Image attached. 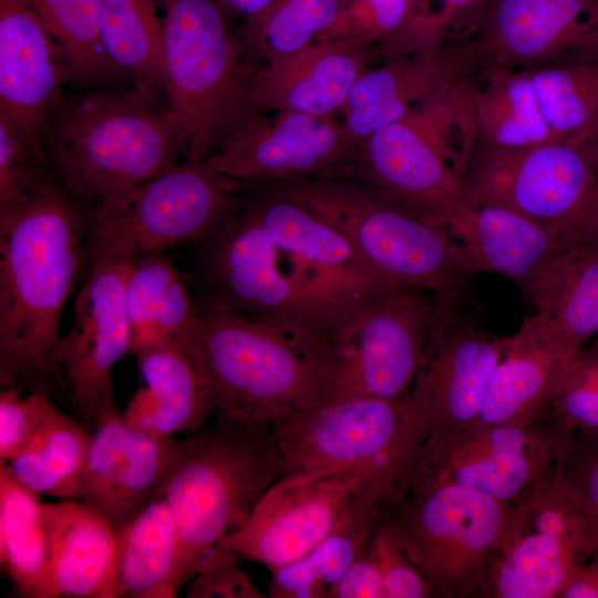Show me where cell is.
Returning <instances> with one entry per match:
<instances>
[{"label": "cell", "mask_w": 598, "mask_h": 598, "mask_svg": "<svg viewBox=\"0 0 598 598\" xmlns=\"http://www.w3.org/2000/svg\"><path fill=\"white\" fill-rule=\"evenodd\" d=\"M414 0H344L338 19L318 41L378 44L383 58L412 50Z\"/></svg>", "instance_id": "b9f144b4"}, {"label": "cell", "mask_w": 598, "mask_h": 598, "mask_svg": "<svg viewBox=\"0 0 598 598\" xmlns=\"http://www.w3.org/2000/svg\"><path fill=\"white\" fill-rule=\"evenodd\" d=\"M442 225L460 246L473 272L508 278L519 288L568 244L514 210L464 196L448 210Z\"/></svg>", "instance_id": "d4e9b609"}, {"label": "cell", "mask_w": 598, "mask_h": 598, "mask_svg": "<svg viewBox=\"0 0 598 598\" xmlns=\"http://www.w3.org/2000/svg\"><path fill=\"white\" fill-rule=\"evenodd\" d=\"M359 146L332 115L254 112L200 163L240 189L353 177Z\"/></svg>", "instance_id": "5bb4252c"}, {"label": "cell", "mask_w": 598, "mask_h": 598, "mask_svg": "<svg viewBox=\"0 0 598 598\" xmlns=\"http://www.w3.org/2000/svg\"><path fill=\"white\" fill-rule=\"evenodd\" d=\"M565 382L598 391V351L582 349L575 358Z\"/></svg>", "instance_id": "db71d44e"}, {"label": "cell", "mask_w": 598, "mask_h": 598, "mask_svg": "<svg viewBox=\"0 0 598 598\" xmlns=\"http://www.w3.org/2000/svg\"><path fill=\"white\" fill-rule=\"evenodd\" d=\"M559 598H598V551L576 569Z\"/></svg>", "instance_id": "f5cc1de1"}, {"label": "cell", "mask_w": 598, "mask_h": 598, "mask_svg": "<svg viewBox=\"0 0 598 598\" xmlns=\"http://www.w3.org/2000/svg\"><path fill=\"white\" fill-rule=\"evenodd\" d=\"M559 475L598 522V436L581 442L571 436Z\"/></svg>", "instance_id": "7dc6e473"}, {"label": "cell", "mask_w": 598, "mask_h": 598, "mask_svg": "<svg viewBox=\"0 0 598 598\" xmlns=\"http://www.w3.org/2000/svg\"><path fill=\"white\" fill-rule=\"evenodd\" d=\"M270 434L282 476L361 470L394 505L414 480L421 448L405 399L322 402L272 425Z\"/></svg>", "instance_id": "9c48e42d"}, {"label": "cell", "mask_w": 598, "mask_h": 598, "mask_svg": "<svg viewBox=\"0 0 598 598\" xmlns=\"http://www.w3.org/2000/svg\"><path fill=\"white\" fill-rule=\"evenodd\" d=\"M196 353L221 420L271 427L322 402L329 363L269 322L197 299Z\"/></svg>", "instance_id": "5b68a950"}, {"label": "cell", "mask_w": 598, "mask_h": 598, "mask_svg": "<svg viewBox=\"0 0 598 598\" xmlns=\"http://www.w3.org/2000/svg\"><path fill=\"white\" fill-rule=\"evenodd\" d=\"M155 1L163 12L168 109L183 131L187 163L198 164L254 113L248 85L255 65L216 0Z\"/></svg>", "instance_id": "52a82bcc"}, {"label": "cell", "mask_w": 598, "mask_h": 598, "mask_svg": "<svg viewBox=\"0 0 598 598\" xmlns=\"http://www.w3.org/2000/svg\"><path fill=\"white\" fill-rule=\"evenodd\" d=\"M569 241L598 246V168H595L592 187L573 227Z\"/></svg>", "instance_id": "816d5d0a"}, {"label": "cell", "mask_w": 598, "mask_h": 598, "mask_svg": "<svg viewBox=\"0 0 598 598\" xmlns=\"http://www.w3.org/2000/svg\"><path fill=\"white\" fill-rule=\"evenodd\" d=\"M513 505L434 476L417 477L386 520L432 597H480Z\"/></svg>", "instance_id": "8fae6325"}, {"label": "cell", "mask_w": 598, "mask_h": 598, "mask_svg": "<svg viewBox=\"0 0 598 598\" xmlns=\"http://www.w3.org/2000/svg\"><path fill=\"white\" fill-rule=\"evenodd\" d=\"M373 45L315 41L290 54L255 65L248 85L251 112H300L318 116L341 111L349 91L368 69Z\"/></svg>", "instance_id": "603a6c76"}, {"label": "cell", "mask_w": 598, "mask_h": 598, "mask_svg": "<svg viewBox=\"0 0 598 598\" xmlns=\"http://www.w3.org/2000/svg\"><path fill=\"white\" fill-rule=\"evenodd\" d=\"M87 218L53 176L0 212V384L63 388V305L81 269Z\"/></svg>", "instance_id": "6da1fadb"}, {"label": "cell", "mask_w": 598, "mask_h": 598, "mask_svg": "<svg viewBox=\"0 0 598 598\" xmlns=\"http://www.w3.org/2000/svg\"><path fill=\"white\" fill-rule=\"evenodd\" d=\"M475 134L468 75L372 133L359 147L353 177L442 225L463 196L462 177Z\"/></svg>", "instance_id": "ba28073f"}, {"label": "cell", "mask_w": 598, "mask_h": 598, "mask_svg": "<svg viewBox=\"0 0 598 598\" xmlns=\"http://www.w3.org/2000/svg\"><path fill=\"white\" fill-rule=\"evenodd\" d=\"M331 224L382 281L445 296L473 274L448 230L354 177L266 185Z\"/></svg>", "instance_id": "8992f818"}, {"label": "cell", "mask_w": 598, "mask_h": 598, "mask_svg": "<svg viewBox=\"0 0 598 598\" xmlns=\"http://www.w3.org/2000/svg\"><path fill=\"white\" fill-rule=\"evenodd\" d=\"M520 289L575 353L598 332V246L566 244Z\"/></svg>", "instance_id": "f1b7e54d"}, {"label": "cell", "mask_w": 598, "mask_h": 598, "mask_svg": "<svg viewBox=\"0 0 598 598\" xmlns=\"http://www.w3.org/2000/svg\"><path fill=\"white\" fill-rule=\"evenodd\" d=\"M546 417L528 423H476L422 454L415 480L440 477L514 505L559 471L573 436Z\"/></svg>", "instance_id": "2e32d148"}, {"label": "cell", "mask_w": 598, "mask_h": 598, "mask_svg": "<svg viewBox=\"0 0 598 598\" xmlns=\"http://www.w3.org/2000/svg\"><path fill=\"white\" fill-rule=\"evenodd\" d=\"M115 542L116 597L172 598L187 582L178 528L162 496L117 526Z\"/></svg>", "instance_id": "83f0119b"}, {"label": "cell", "mask_w": 598, "mask_h": 598, "mask_svg": "<svg viewBox=\"0 0 598 598\" xmlns=\"http://www.w3.org/2000/svg\"><path fill=\"white\" fill-rule=\"evenodd\" d=\"M458 42L474 73L598 60V0H489Z\"/></svg>", "instance_id": "e0dca14e"}, {"label": "cell", "mask_w": 598, "mask_h": 598, "mask_svg": "<svg viewBox=\"0 0 598 598\" xmlns=\"http://www.w3.org/2000/svg\"><path fill=\"white\" fill-rule=\"evenodd\" d=\"M473 73L458 41L384 56L351 86L341 109L342 126L360 147L379 128Z\"/></svg>", "instance_id": "7402d4cb"}, {"label": "cell", "mask_w": 598, "mask_h": 598, "mask_svg": "<svg viewBox=\"0 0 598 598\" xmlns=\"http://www.w3.org/2000/svg\"><path fill=\"white\" fill-rule=\"evenodd\" d=\"M588 559L555 537L506 530L480 597L559 598L571 575Z\"/></svg>", "instance_id": "836d02e7"}, {"label": "cell", "mask_w": 598, "mask_h": 598, "mask_svg": "<svg viewBox=\"0 0 598 598\" xmlns=\"http://www.w3.org/2000/svg\"><path fill=\"white\" fill-rule=\"evenodd\" d=\"M99 31L110 60L157 105L165 93L162 23L155 0H100Z\"/></svg>", "instance_id": "e575fe53"}, {"label": "cell", "mask_w": 598, "mask_h": 598, "mask_svg": "<svg viewBox=\"0 0 598 598\" xmlns=\"http://www.w3.org/2000/svg\"><path fill=\"white\" fill-rule=\"evenodd\" d=\"M280 477L270 427L219 419L179 440L158 496L176 522L187 582L207 568L239 563L221 543Z\"/></svg>", "instance_id": "277c9868"}, {"label": "cell", "mask_w": 598, "mask_h": 598, "mask_svg": "<svg viewBox=\"0 0 598 598\" xmlns=\"http://www.w3.org/2000/svg\"><path fill=\"white\" fill-rule=\"evenodd\" d=\"M525 71L540 114L556 142L586 146L598 137V60Z\"/></svg>", "instance_id": "74e56055"}, {"label": "cell", "mask_w": 598, "mask_h": 598, "mask_svg": "<svg viewBox=\"0 0 598 598\" xmlns=\"http://www.w3.org/2000/svg\"><path fill=\"white\" fill-rule=\"evenodd\" d=\"M594 179L595 167L586 146L547 142L506 148L475 141L462 190L474 202L514 210L569 244Z\"/></svg>", "instance_id": "9a60e30c"}, {"label": "cell", "mask_w": 598, "mask_h": 598, "mask_svg": "<svg viewBox=\"0 0 598 598\" xmlns=\"http://www.w3.org/2000/svg\"><path fill=\"white\" fill-rule=\"evenodd\" d=\"M90 436L83 424L53 404L27 445L6 464L34 493L79 501Z\"/></svg>", "instance_id": "8d00e7d4"}, {"label": "cell", "mask_w": 598, "mask_h": 598, "mask_svg": "<svg viewBox=\"0 0 598 598\" xmlns=\"http://www.w3.org/2000/svg\"><path fill=\"white\" fill-rule=\"evenodd\" d=\"M0 564L18 594L56 598L49 542L39 494L0 463Z\"/></svg>", "instance_id": "d6a6232c"}, {"label": "cell", "mask_w": 598, "mask_h": 598, "mask_svg": "<svg viewBox=\"0 0 598 598\" xmlns=\"http://www.w3.org/2000/svg\"><path fill=\"white\" fill-rule=\"evenodd\" d=\"M508 532H533L566 542L589 559L598 551V522L559 471L512 507Z\"/></svg>", "instance_id": "ab89813d"}, {"label": "cell", "mask_w": 598, "mask_h": 598, "mask_svg": "<svg viewBox=\"0 0 598 598\" xmlns=\"http://www.w3.org/2000/svg\"><path fill=\"white\" fill-rule=\"evenodd\" d=\"M51 177L47 158L0 113V212L22 203Z\"/></svg>", "instance_id": "7bdbcfd3"}, {"label": "cell", "mask_w": 598, "mask_h": 598, "mask_svg": "<svg viewBox=\"0 0 598 598\" xmlns=\"http://www.w3.org/2000/svg\"><path fill=\"white\" fill-rule=\"evenodd\" d=\"M178 444L132 429L118 411L107 414L90 436L79 501L116 528L158 496Z\"/></svg>", "instance_id": "44dd1931"}, {"label": "cell", "mask_w": 598, "mask_h": 598, "mask_svg": "<svg viewBox=\"0 0 598 598\" xmlns=\"http://www.w3.org/2000/svg\"><path fill=\"white\" fill-rule=\"evenodd\" d=\"M473 105L477 142L506 148L556 142L525 70L475 72Z\"/></svg>", "instance_id": "d590c367"}, {"label": "cell", "mask_w": 598, "mask_h": 598, "mask_svg": "<svg viewBox=\"0 0 598 598\" xmlns=\"http://www.w3.org/2000/svg\"><path fill=\"white\" fill-rule=\"evenodd\" d=\"M41 145L59 184L78 204L95 205L186 156L171 110L148 103L133 87L65 95L44 126Z\"/></svg>", "instance_id": "3957f363"}, {"label": "cell", "mask_w": 598, "mask_h": 598, "mask_svg": "<svg viewBox=\"0 0 598 598\" xmlns=\"http://www.w3.org/2000/svg\"><path fill=\"white\" fill-rule=\"evenodd\" d=\"M457 293L441 296L405 399L421 441L419 458L478 423L491 375L511 340L461 316Z\"/></svg>", "instance_id": "4fadbf2b"}, {"label": "cell", "mask_w": 598, "mask_h": 598, "mask_svg": "<svg viewBox=\"0 0 598 598\" xmlns=\"http://www.w3.org/2000/svg\"><path fill=\"white\" fill-rule=\"evenodd\" d=\"M328 598H385L380 571L363 548L329 589Z\"/></svg>", "instance_id": "f907efd6"}, {"label": "cell", "mask_w": 598, "mask_h": 598, "mask_svg": "<svg viewBox=\"0 0 598 598\" xmlns=\"http://www.w3.org/2000/svg\"><path fill=\"white\" fill-rule=\"evenodd\" d=\"M241 192L202 164L186 163L114 193L89 214L80 272L198 245L230 223L240 208Z\"/></svg>", "instance_id": "30bf717a"}, {"label": "cell", "mask_w": 598, "mask_h": 598, "mask_svg": "<svg viewBox=\"0 0 598 598\" xmlns=\"http://www.w3.org/2000/svg\"><path fill=\"white\" fill-rule=\"evenodd\" d=\"M363 549L380 571L385 598L432 597L426 580L398 543L386 522L371 534Z\"/></svg>", "instance_id": "ee69618b"}, {"label": "cell", "mask_w": 598, "mask_h": 598, "mask_svg": "<svg viewBox=\"0 0 598 598\" xmlns=\"http://www.w3.org/2000/svg\"><path fill=\"white\" fill-rule=\"evenodd\" d=\"M229 14L243 20V24L249 23L261 16L275 0H216Z\"/></svg>", "instance_id": "11a10c76"}, {"label": "cell", "mask_w": 598, "mask_h": 598, "mask_svg": "<svg viewBox=\"0 0 598 598\" xmlns=\"http://www.w3.org/2000/svg\"><path fill=\"white\" fill-rule=\"evenodd\" d=\"M71 80L65 52L27 0H0V113L44 157V126Z\"/></svg>", "instance_id": "ffe728a7"}, {"label": "cell", "mask_w": 598, "mask_h": 598, "mask_svg": "<svg viewBox=\"0 0 598 598\" xmlns=\"http://www.w3.org/2000/svg\"><path fill=\"white\" fill-rule=\"evenodd\" d=\"M343 1L275 0L239 32L249 60L259 64L318 41L338 19Z\"/></svg>", "instance_id": "f35d334b"}, {"label": "cell", "mask_w": 598, "mask_h": 598, "mask_svg": "<svg viewBox=\"0 0 598 598\" xmlns=\"http://www.w3.org/2000/svg\"><path fill=\"white\" fill-rule=\"evenodd\" d=\"M489 0H414L413 21L440 42L461 41L477 25Z\"/></svg>", "instance_id": "bcb514c9"}, {"label": "cell", "mask_w": 598, "mask_h": 598, "mask_svg": "<svg viewBox=\"0 0 598 598\" xmlns=\"http://www.w3.org/2000/svg\"><path fill=\"white\" fill-rule=\"evenodd\" d=\"M135 262H105L92 268L74 305L69 333L61 338L58 364L71 406L93 429L117 411L112 370L131 352L126 285Z\"/></svg>", "instance_id": "ac0fdd59"}, {"label": "cell", "mask_w": 598, "mask_h": 598, "mask_svg": "<svg viewBox=\"0 0 598 598\" xmlns=\"http://www.w3.org/2000/svg\"><path fill=\"white\" fill-rule=\"evenodd\" d=\"M244 207L276 241L311 264L370 290L393 286L380 280L346 237L303 205L262 189H245Z\"/></svg>", "instance_id": "f546056e"}, {"label": "cell", "mask_w": 598, "mask_h": 598, "mask_svg": "<svg viewBox=\"0 0 598 598\" xmlns=\"http://www.w3.org/2000/svg\"><path fill=\"white\" fill-rule=\"evenodd\" d=\"M135 354L145 385L122 414L126 424L155 437L204 427L216 406L196 348L159 343Z\"/></svg>", "instance_id": "484cf974"}, {"label": "cell", "mask_w": 598, "mask_h": 598, "mask_svg": "<svg viewBox=\"0 0 598 598\" xmlns=\"http://www.w3.org/2000/svg\"><path fill=\"white\" fill-rule=\"evenodd\" d=\"M53 405L45 391L22 395L18 388L0 393V463H8L33 436Z\"/></svg>", "instance_id": "f6af8a7d"}, {"label": "cell", "mask_w": 598, "mask_h": 598, "mask_svg": "<svg viewBox=\"0 0 598 598\" xmlns=\"http://www.w3.org/2000/svg\"><path fill=\"white\" fill-rule=\"evenodd\" d=\"M577 354L547 320L535 313L526 318L491 375L478 423H528L547 416Z\"/></svg>", "instance_id": "cb8c5ba5"}, {"label": "cell", "mask_w": 598, "mask_h": 598, "mask_svg": "<svg viewBox=\"0 0 598 598\" xmlns=\"http://www.w3.org/2000/svg\"><path fill=\"white\" fill-rule=\"evenodd\" d=\"M440 301L434 292L402 285L372 297L334 343L322 402L406 399Z\"/></svg>", "instance_id": "7c38bea8"}, {"label": "cell", "mask_w": 598, "mask_h": 598, "mask_svg": "<svg viewBox=\"0 0 598 598\" xmlns=\"http://www.w3.org/2000/svg\"><path fill=\"white\" fill-rule=\"evenodd\" d=\"M365 482L361 470L282 476L221 547L274 571L313 549Z\"/></svg>", "instance_id": "d6986e66"}, {"label": "cell", "mask_w": 598, "mask_h": 598, "mask_svg": "<svg viewBox=\"0 0 598 598\" xmlns=\"http://www.w3.org/2000/svg\"><path fill=\"white\" fill-rule=\"evenodd\" d=\"M65 52L75 80L106 84L124 74L107 56L99 31L100 0H27Z\"/></svg>", "instance_id": "60d3db41"}, {"label": "cell", "mask_w": 598, "mask_h": 598, "mask_svg": "<svg viewBox=\"0 0 598 598\" xmlns=\"http://www.w3.org/2000/svg\"><path fill=\"white\" fill-rule=\"evenodd\" d=\"M131 352L159 344L195 347L196 301L169 258L156 252L140 258L126 285Z\"/></svg>", "instance_id": "4dcf8cb0"}, {"label": "cell", "mask_w": 598, "mask_h": 598, "mask_svg": "<svg viewBox=\"0 0 598 598\" xmlns=\"http://www.w3.org/2000/svg\"><path fill=\"white\" fill-rule=\"evenodd\" d=\"M200 299L269 322L329 360L353 317L380 290L342 279L272 239L244 207L198 244Z\"/></svg>", "instance_id": "7a4b0ae2"}, {"label": "cell", "mask_w": 598, "mask_h": 598, "mask_svg": "<svg viewBox=\"0 0 598 598\" xmlns=\"http://www.w3.org/2000/svg\"><path fill=\"white\" fill-rule=\"evenodd\" d=\"M186 590L188 598H264L237 561L224 563L195 575Z\"/></svg>", "instance_id": "681fc988"}, {"label": "cell", "mask_w": 598, "mask_h": 598, "mask_svg": "<svg viewBox=\"0 0 598 598\" xmlns=\"http://www.w3.org/2000/svg\"><path fill=\"white\" fill-rule=\"evenodd\" d=\"M566 432L598 436V391L565 382L555 396L549 412Z\"/></svg>", "instance_id": "c3c4849f"}, {"label": "cell", "mask_w": 598, "mask_h": 598, "mask_svg": "<svg viewBox=\"0 0 598 598\" xmlns=\"http://www.w3.org/2000/svg\"><path fill=\"white\" fill-rule=\"evenodd\" d=\"M586 147L594 163V167L598 168V137L591 143L587 144Z\"/></svg>", "instance_id": "9f6ffc18"}, {"label": "cell", "mask_w": 598, "mask_h": 598, "mask_svg": "<svg viewBox=\"0 0 598 598\" xmlns=\"http://www.w3.org/2000/svg\"><path fill=\"white\" fill-rule=\"evenodd\" d=\"M58 597L115 598V528L78 499L43 504Z\"/></svg>", "instance_id": "4316f807"}, {"label": "cell", "mask_w": 598, "mask_h": 598, "mask_svg": "<svg viewBox=\"0 0 598 598\" xmlns=\"http://www.w3.org/2000/svg\"><path fill=\"white\" fill-rule=\"evenodd\" d=\"M363 485L333 529L313 549L272 571L269 597L328 598L329 589L358 557L371 534L389 517Z\"/></svg>", "instance_id": "1f68e13d"}]
</instances>
